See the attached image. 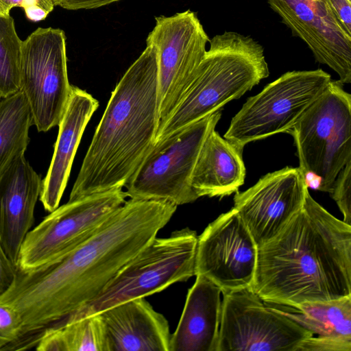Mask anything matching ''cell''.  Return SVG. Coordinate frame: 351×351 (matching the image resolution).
Returning a JSON list of instances; mask_svg holds the SVG:
<instances>
[{"instance_id": "4dcf8cb0", "label": "cell", "mask_w": 351, "mask_h": 351, "mask_svg": "<svg viewBox=\"0 0 351 351\" xmlns=\"http://www.w3.org/2000/svg\"><path fill=\"white\" fill-rule=\"evenodd\" d=\"M119 0H55L56 5L69 10H89L109 5Z\"/></svg>"}, {"instance_id": "4316f807", "label": "cell", "mask_w": 351, "mask_h": 351, "mask_svg": "<svg viewBox=\"0 0 351 351\" xmlns=\"http://www.w3.org/2000/svg\"><path fill=\"white\" fill-rule=\"evenodd\" d=\"M351 161L338 174L330 193L343 216V221L351 226Z\"/></svg>"}, {"instance_id": "5b68a950", "label": "cell", "mask_w": 351, "mask_h": 351, "mask_svg": "<svg viewBox=\"0 0 351 351\" xmlns=\"http://www.w3.org/2000/svg\"><path fill=\"white\" fill-rule=\"evenodd\" d=\"M198 236L185 228L156 237L128 261L90 302L62 318L75 320L119 304L145 298L195 275Z\"/></svg>"}, {"instance_id": "f546056e", "label": "cell", "mask_w": 351, "mask_h": 351, "mask_svg": "<svg viewBox=\"0 0 351 351\" xmlns=\"http://www.w3.org/2000/svg\"><path fill=\"white\" fill-rule=\"evenodd\" d=\"M340 24L351 36V0H327Z\"/></svg>"}, {"instance_id": "8992f818", "label": "cell", "mask_w": 351, "mask_h": 351, "mask_svg": "<svg viewBox=\"0 0 351 351\" xmlns=\"http://www.w3.org/2000/svg\"><path fill=\"white\" fill-rule=\"evenodd\" d=\"M297 147L299 168L320 179L319 191L330 193L351 161V95L331 80L287 132Z\"/></svg>"}, {"instance_id": "d6986e66", "label": "cell", "mask_w": 351, "mask_h": 351, "mask_svg": "<svg viewBox=\"0 0 351 351\" xmlns=\"http://www.w3.org/2000/svg\"><path fill=\"white\" fill-rule=\"evenodd\" d=\"M169 351H217L221 308V290L209 279L196 275Z\"/></svg>"}, {"instance_id": "ba28073f", "label": "cell", "mask_w": 351, "mask_h": 351, "mask_svg": "<svg viewBox=\"0 0 351 351\" xmlns=\"http://www.w3.org/2000/svg\"><path fill=\"white\" fill-rule=\"evenodd\" d=\"M330 81L322 69L284 73L247 99L223 137L243 148L250 142L288 132Z\"/></svg>"}, {"instance_id": "7a4b0ae2", "label": "cell", "mask_w": 351, "mask_h": 351, "mask_svg": "<svg viewBox=\"0 0 351 351\" xmlns=\"http://www.w3.org/2000/svg\"><path fill=\"white\" fill-rule=\"evenodd\" d=\"M263 301L287 306L351 295V226L306 193L302 207L258 247L250 287Z\"/></svg>"}, {"instance_id": "5bb4252c", "label": "cell", "mask_w": 351, "mask_h": 351, "mask_svg": "<svg viewBox=\"0 0 351 351\" xmlns=\"http://www.w3.org/2000/svg\"><path fill=\"white\" fill-rule=\"evenodd\" d=\"M308 188L299 168L269 173L245 191H237L233 208L257 247L278 234L302 207Z\"/></svg>"}, {"instance_id": "f1b7e54d", "label": "cell", "mask_w": 351, "mask_h": 351, "mask_svg": "<svg viewBox=\"0 0 351 351\" xmlns=\"http://www.w3.org/2000/svg\"><path fill=\"white\" fill-rule=\"evenodd\" d=\"M16 275V267L7 255L0 241V296L12 285Z\"/></svg>"}, {"instance_id": "30bf717a", "label": "cell", "mask_w": 351, "mask_h": 351, "mask_svg": "<svg viewBox=\"0 0 351 351\" xmlns=\"http://www.w3.org/2000/svg\"><path fill=\"white\" fill-rule=\"evenodd\" d=\"M71 90L64 32L38 27L22 41L20 90L27 99L38 132H45L58 125Z\"/></svg>"}, {"instance_id": "3957f363", "label": "cell", "mask_w": 351, "mask_h": 351, "mask_svg": "<svg viewBox=\"0 0 351 351\" xmlns=\"http://www.w3.org/2000/svg\"><path fill=\"white\" fill-rule=\"evenodd\" d=\"M158 111V56L147 45L112 91L69 201L125 186L154 145Z\"/></svg>"}, {"instance_id": "d4e9b609", "label": "cell", "mask_w": 351, "mask_h": 351, "mask_svg": "<svg viewBox=\"0 0 351 351\" xmlns=\"http://www.w3.org/2000/svg\"><path fill=\"white\" fill-rule=\"evenodd\" d=\"M55 6V0H0V16H10L12 8L20 7L27 19L38 22L45 19Z\"/></svg>"}, {"instance_id": "277c9868", "label": "cell", "mask_w": 351, "mask_h": 351, "mask_svg": "<svg viewBox=\"0 0 351 351\" xmlns=\"http://www.w3.org/2000/svg\"><path fill=\"white\" fill-rule=\"evenodd\" d=\"M209 42L193 81L155 143L221 110L269 76L264 49L251 37L225 32Z\"/></svg>"}, {"instance_id": "2e32d148", "label": "cell", "mask_w": 351, "mask_h": 351, "mask_svg": "<svg viewBox=\"0 0 351 351\" xmlns=\"http://www.w3.org/2000/svg\"><path fill=\"white\" fill-rule=\"evenodd\" d=\"M41 187V176L24 155L0 176V241L16 267L21 245L34 223Z\"/></svg>"}, {"instance_id": "cb8c5ba5", "label": "cell", "mask_w": 351, "mask_h": 351, "mask_svg": "<svg viewBox=\"0 0 351 351\" xmlns=\"http://www.w3.org/2000/svg\"><path fill=\"white\" fill-rule=\"evenodd\" d=\"M22 41L13 18L0 16V96L7 97L21 90Z\"/></svg>"}, {"instance_id": "ac0fdd59", "label": "cell", "mask_w": 351, "mask_h": 351, "mask_svg": "<svg viewBox=\"0 0 351 351\" xmlns=\"http://www.w3.org/2000/svg\"><path fill=\"white\" fill-rule=\"evenodd\" d=\"M98 107V101L90 93L71 85L69 101L58 124L51 163L42 180L39 200L47 212L59 206L82 136Z\"/></svg>"}, {"instance_id": "9c48e42d", "label": "cell", "mask_w": 351, "mask_h": 351, "mask_svg": "<svg viewBox=\"0 0 351 351\" xmlns=\"http://www.w3.org/2000/svg\"><path fill=\"white\" fill-rule=\"evenodd\" d=\"M122 188L68 201L30 230L16 268L29 270L60 258L90 237L126 201Z\"/></svg>"}, {"instance_id": "52a82bcc", "label": "cell", "mask_w": 351, "mask_h": 351, "mask_svg": "<svg viewBox=\"0 0 351 351\" xmlns=\"http://www.w3.org/2000/svg\"><path fill=\"white\" fill-rule=\"evenodd\" d=\"M221 110L156 141L125 185L130 199L162 200L176 206L198 199L191 178L202 145Z\"/></svg>"}, {"instance_id": "484cf974", "label": "cell", "mask_w": 351, "mask_h": 351, "mask_svg": "<svg viewBox=\"0 0 351 351\" xmlns=\"http://www.w3.org/2000/svg\"><path fill=\"white\" fill-rule=\"evenodd\" d=\"M23 325L19 314L12 306L0 302V350L22 337Z\"/></svg>"}, {"instance_id": "603a6c76", "label": "cell", "mask_w": 351, "mask_h": 351, "mask_svg": "<svg viewBox=\"0 0 351 351\" xmlns=\"http://www.w3.org/2000/svg\"><path fill=\"white\" fill-rule=\"evenodd\" d=\"M32 125L30 108L21 90L0 99V176L24 155Z\"/></svg>"}, {"instance_id": "7c38bea8", "label": "cell", "mask_w": 351, "mask_h": 351, "mask_svg": "<svg viewBox=\"0 0 351 351\" xmlns=\"http://www.w3.org/2000/svg\"><path fill=\"white\" fill-rule=\"evenodd\" d=\"M221 293L217 351H296L313 335L269 308L250 287Z\"/></svg>"}, {"instance_id": "8fae6325", "label": "cell", "mask_w": 351, "mask_h": 351, "mask_svg": "<svg viewBox=\"0 0 351 351\" xmlns=\"http://www.w3.org/2000/svg\"><path fill=\"white\" fill-rule=\"evenodd\" d=\"M147 45L155 47L158 67V126L171 117L193 81L210 39L190 10L155 18Z\"/></svg>"}, {"instance_id": "7402d4cb", "label": "cell", "mask_w": 351, "mask_h": 351, "mask_svg": "<svg viewBox=\"0 0 351 351\" xmlns=\"http://www.w3.org/2000/svg\"><path fill=\"white\" fill-rule=\"evenodd\" d=\"M265 303L269 308L288 317L313 335L351 337V295L297 306Z\"/></svg>"}, {"instance_id": "9a60e30c", "label": "cell", "mask_w": 351, "mask_h": 351, "mask_svg": "<svg viewBox=\"0 0 351 351\" xmlns=\"http://www.w3.org/2000/svg\"><path fill=\"white\" fill-rule=\"evenodd\" d=\"M271 9L309 47L315 60L334 70L342 84L351 82V36L327 0H268Z\"/></svg>"}, {"instance_id": "83f0119b", "label": "cell", "mask_w": 351, "mask_h": 351, "mask_svg": "<svg viewBox=\"0 0 351 351\" xmlns=\"http://www.w3.org/2000/svg\"><path fill=\"white\" fill-rule=\"evenodd\" d=\"M296 351H351V337L313 335L304 340Z\"/></svg>"}, {"instance_id": "6da1fadb", "label": "cell", "mask_w": 351, "mask_h": 351, "mask_svg": "<svg viewBox=\"0 0 351 351\" xmlns=\"http://www.w3.org/2000/svg\"><path fill=\"white\" fill-rule=\"evenodd\" d=\"M176 204L130 199L87 240L64 256L21 270L0 302L19 314L22 337L77 311L142 250L170 221Z\"/></svg>"}, {"instance_id": "44dd1931", "label": "cell", "mask_w": 351, "mask_h": 351, "mask_svg": "<svg viewBox=\"0 0 351 351\" xmlns=\"http://www.w3.org/2000/svg\"><path fill=\"white\" fill-rule=\"evenodd\" d=\"M33 348L38 351H108L98 314L71 321L58 319L36 334L17 341L11 350Z\"/></svg>"}, {"instance_id": "e0dca14e", "label": "cell", "mask_w": 351, "mask_h": 351, "mask_svg": "<svg viewBox=\"0 0 351 351\" xmlns=\"http://www.w3.org/2000/svg\"><path fill=\"white\" fill-rule=\"evenodd\" d=\"M108 351H169L168 321L145 300H131L99 313Z\"/></svg>"}, {"instance_id": "ffe728a7", "label": "cell", "mask_w": 351, "mask_h": 351, "mask_svg": "<svg viewBox=\"0 0 351 351\" xmlns=\"http://www.w3.org/2000/svg\"><path fill=\"white\" fill-rule=\"evenodd\" d=\"M215 129L204 140L191 175V184L198 198L229 195L244 182L243 148L222 138Z\"/></svg>"}, {"instance_id": "4fadbf2b", "label": "cell", "mask_w": 351, "mask_h": 351, "mask_svg": "<svg viewBox=\"0 0 351 351\" xmlns=\"http://www.w3.org/2000/svg\"><path fill=\"white\" fill-rule=\"evenodd\" d=\"M258 247L232 208L210 223L198 236L195 275L209 279L223 291L250 287Z\"/></svg>"}]
</instances>
